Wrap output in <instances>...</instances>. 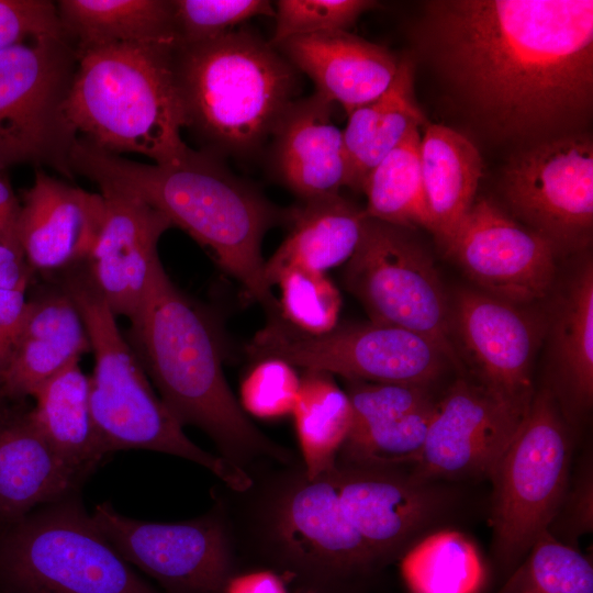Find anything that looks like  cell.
Wrapping results in <instances>:
<instances>
[{
  "label": "cell",
  "instance_id": "obj_19",
  "mask_svg": "<svg viewBox=\"0 0 593 593\" xmlns=\"http://www.w3.org/2000/svg\"><path fill=\"white\" fill-rule=\"evenodd\" d=\"M20 204L18 242L32 270L51 277L87 260L104 221L101 193L36 170Z\"/></svg>",
  "mask_w": 593,
  "mask_h": 593
},
{
  "label": "cell",
  "instance_id": "obj_29",
  "mask_svg": "<svg viewBox=\"0 0 593 593\" xmlns=\"http://www.w3.org/2000/svg\"><path fill=\"white\" fill-rule=\"evenodd\" d=\"M60 25L77 51L111 44H177L171 0H59Z\"/></svg>",
  "mask_w": 593,
  "mask_h": 593
},
{
  "label": "cell",
  "instance_id": "obj_3",
  "mask_svg": "<svg viewBox=\"0 0 593 593\" xmlns=\"http://www.w3.org/2000/svg\"><path fill=\"white\" fill-rule=\"evenodd\" d=\"M130 335L168 411L182 427L206 433L223 459L246 472L261 457L293 462L291 451L264 435L245 414L223 372L214 321L174 284L160 261Z\"/></svg>",
  "mask_w": 593,
  "mask_h": 593
},
{
  "label": "cell",
  "instance_id": "obj_31",
  "mask_svg": "<svg viewBox=\"0 0 593 593\" xmlns=\"http://www.w3.org/2000/svg\"><path fill=\"white\" fill-rule=\"evenodd\" d=\"M401 572L411 593H483L486 568L463 533L443 528L409 549Z\"/></svg>",
  "mask_w": 593,
  "mask_h": 593
},
{
  "label": "cell",
  "instance_id": "obj_20",
  "mask_svg": "<svg viewBox=\"0 0 593 593\" xmlns=\"http://www.w3.org/2000/svg\"><path fill=\"white\" fill-rule=\"evenodd\" d=\"M333 105L316 92L293 100L272 133L275 172L302 201L337 194L350 186L343 130L333 122Z\"/></svg>",
  "mask_w": 593,
  "mask_h": 593
},
{
  "label": "cell",
  "instance_id": "obj_36",
  "mask_svg": "<svg viewBox=\"0 0 593 593\" xmlns=\"http://www.w3.org/2000/svg\"><path fill=\"white\" fill-rule=\"evenodd\" d=\"M178 43L189 44L222 36L240 23L275 16L265 0H171Z\"/></svg>",
  "mask_w": 593,
  "mask_h": 593
},
{
  "label": "cell",
  "instance_id": "obj_26",
  "mask_svg": "<svg viewBox=\"0 0 593 593\" xmlns=\"http://www.w3.org/2000/svg\"><path fill=\"white\" fill-rule=\"evenodd\" d=\"M368 216L363 208L340 193L302 201L288 210L287 237L265 261L270 288L278 275L292 266L325 272L347 262L355 253Z\"/></svg>",
  "mask_w": 593,
  "mask_h": 593
},
{
  "label": "cell",
  "instance_id": "obj_2",
  "mask_svg": "<svg viewBox=\"0 0 593 593\" xmlns=\"http://www.w3.org/2000/svg\"><path fill=\"white\" fill-rule=\"evenodd\" d=\"M219 157L190 149L174 164H143L104 152L78 137L71 152L74 174L100 189L141 199L210 249L221 268L261 304L269 320L279 302L265 279L262 238L286 221L281 210L257 189L234 176Z\"/></svg>",
  "mask_w": 593,
  "mask_h": 593
},
{
  "label": "cell",
  "instance_id": "obj_11",
  "mask_svg": "<svg viewBox=\"0 0 593 593\" xmlns=\"http://www.w3.org/2000/svg\"><path fill=\"white\" fill-rule=\"evenodd\" d=\"M246 350L251 358L276 357L293 367L339 374L346 380L432 388L450 361L427 337L374 322L336 326L310 335L281 317L269 320Z\"/></svg>",
  "mask_w": 593,
  "mask_h": 593
},
{
  "label": "cell",
  "instance_id": "obj_5",
  "mask_svg": "<svg viewBox=\"0 0 593 593\" xmlns=\"http://www.w3.org/2000/svg\"><path fill=\"white\" fill-rule=\"evenodd\" d=\"M178 44V43H177ZM177 44H111L77 51L66 113L78 136L115 155L174 164L190 152L174 69Z\"/></svg>",
  "mask_w": 593,
  "mask_h": 593
},
{
  "label": "cell",
  "instance_id": "obj_10",
  "mask_svg": "<svg viewBox=\"0 0 593 593\" xmlns=\"http://www.w3.org/2000/svg\"><path fill=\"white\" fill-rule=\"evenodd\" d=\"M346 288L370 321L430 339L461 370L450 327V303L434 260L413 230L368 217L346 262Z\"/></svg>",
  "mask_w": 593,
  "mask_h": 593
},
{
  "label": "cell",
  "instance_id": "obj_35",
  "mask_svg": "<svg viewBox=\"0 0 593 593\" xmlns=\"http://www.w3.org/2000/svg\"><path fill=\"white\" fill-rule=\"evenodd\" d=\"M281 296L280 316L292 327L310 335H322L337 326L342 296L325 272L292 266L277 277Z\"/></svg>",
  "mask_w": 593,
  "mask_h": 593
},
{
  "label": "cell",
  "instance_id": "obj_41",
  "mask_svg": "<svg viewBox=\"0 0 593 593\" xmlns=\"http://www.w3.org/2000/svg\"><path fill=\"white\" fill-rule=\"evenodd\" d=\"M222 593H289L279 574L260 569L233 574Z\"/></svg>",
  "mask_w": 593,
  "mask_h": 593
},
{
  "label": "cell",
  "instance_id": "obj_22",
  "mask_svg": "<svg viewBox=\"0 0 593 593\" xmlns=\"http://www.w3.org/2000/svg\"><path fill=\"white\" fill-rule=\"evenodd\" d=\"M33 300L22 333L0 376V394L33 395L38 387L91 349L83 321L67 292L54 280Z\"/></svg>",
  "mask_w": 593,
  "mask_h": 593
},
{
  "label": "cell",
  "instance_id": "obj_8",
  "mask_svg": "<svg viewBox=\"0 0 593 593\" xmlns=\"http://www.w3.org/2000/svg\"><path fill=\"white\" fill-rule=\"evenodd\" d=\"M7 593H159L74 496L13 522L0 546Z\"/></svg>",
  "mask_w": 593,
  "mask_h": 593
},
{
  "label": "cell",
  "instance_id": "obj_12",
  "mask_svg": "<svg viewBox=\"0 0 593 593\" xmlns=\"http://www.w3.org/2000/svg\"><path fill=\"white\" fill-rule=\"evenodd\" d=\"M512 216L547 239L558 256L592 240L593 142L573 134L516 150L501 178Z\"/></svg>",
  "mask_w": 593,
  "mask_h": 593
},
{
  "label": "cell",
  "instance_id": "obj_44",
  "mask_svg": "<svg viewBox=\"0 0 593 593\" xmlns=\"http://www.w3.org/2000/svg\"><path fill=\"white\" fill-rule=\"evenodd\" d=\"M0 593H7V592L3 591V592H0Z\"/></svg>",
  "mask_w": 593,
  "mask_h": 593
},
{
  "label": "cell",
  "instance_id": "obj_27",
  "mask_svg": "<svg viewBox=\"0 0 593 593\" xmlns=\"http://www.w3.org/2000/svg\"><path fill=\"white\" fill-rule=\"evenodd\" d=\"M415 64L412 57H400L396 76L376 100L348 115L343 130L350 166L349 189L361 192L371 170L404 137L427 120L414 94Z\"/></svg>",
  "mask_w": 593,
  "mask_h": 593
},
{
  "label": "cell",
  "instance_id": "obj_30",
  "mask_svg": "<svg viewBox=\"0 0 593 593\" xmlns=\"http://www.w3.org/2000/svg\"><path fill=\"white\" fill-rule=\"evenodd\" d=\"M292 415L303 471L311 479L336 463L351 426V405L333 374L304 370Z\"/></svg>",
  "mask_w": 593,
  "mask_h": 593
},
{
  "label": "cell",
  "instance_id": "obj_13",
  "mask_svg": "<svg viewBox=\"0 0 593 593\" xmlns=\"http://www.w3.org/2000/svg\"><path fill=\"white\" fill-rule=\"evenodd\" d=\"M93 522L131 564L167 593H222L235 574V540L221 505L178 523L134 519L99 504Z\"/></svg>",
  "mask_w": 593,
  "mask_h": 593
},
{
  "label": "cell",
  "instance_id": "obj_37",
  "mask_svg": "<svg viewBox=\"0 0 593 593\" xmlns=\"http://www.w3.org/2000/svg\"><path fill=\"white\" fill-rule=\"evenodd\" d=\"M369 0H280L276 2L273 47L298 36L347 31L358 18L377 7Z\"/></svg>",
  "mask_w": 593,
  "mask_h": 593
},
{
  "label": "cell",
  "instance_id": "obj_9",
  "mask_svg": "<svg viewBox=\"0 0 593 593\" xmlns=\"http://www.w3.org/2000/svg\"><path fill=\"white\" fill-rule=\"evenodd\" d=\"M77 63L65 32L0 48V171L33 164L75 177L70 157L79 136L66 101Z\"/></svg>",
  "mask_w": 593,
  "mask_h": 593
},
{
  "label": "cell",
  "instance_id": "obj_28",
  "mask_svg": "<svg viewBox=\"0 0 593 593\" xmlns=\"http://www.w3.org/2000/svg\"><path fill=\"white\" fill-rule=\"evenodd\" d=\"M31 414L54 450L82 478L108 455L89 403V377L75 360L32 395Z\"/></svg>",
  "mask_w": 593,
  "mask_h": 593
},
{
  "label": "cell",
  "instance_id": "obj_1",
  "mask_svg": "<svg viewBox=\"0 0 593 593\" xmlns=\"http://www.w3.org/2000/svg\"><path fill=\"white\" fill-rule=\"evenodd\" d=\"M413 38L490 141L521 150L589 132L592 0H432Z\"/></svg>",
  "mask_w": 593,
  "mask_h": 593
},
{
  "label": "cell",
  "instance_id": "obj_34",
  "mask_svg": "<svg viewBox=\"0 0 593 593\" xmlns=\"http://www.w3.org/2000/svg\"><path fill=\"white\" fill-rule=\"evenodd\" d=\"M435 404L351 428L337 460L349 463L412 466L424 446Z\"/></svg>",
  "mask_w": 593,
  "mask_h": 593
},
{
  "label": "cell",
  "instance_id": "obj_21",
  "mask_svg": "<svg viewBox=\"0 0 593 593\" xmlns=\"http://www.w3.org/2000/svg\"><path fill=\"white\" fill-rule=\"evenodd\" d=\"M275 48L311 78L317 94L340 105L347 116L380 97L400 64L387 47L347 31L292 37Z\"/></svg>",
  "mask_w": 593,
  "mask_h": 593
},
{
  "label": "cell",
  "instance_id": "obj_18",
  "mask_svg": "<svg viewBox=\"0 0 593 593\" xmlns=\"http://www.w3.org/2000/svg\"><path fill=\"white\" fill-rule=\"evenodd\" d=\"M100 190L105 215L86 266L114 315L132 323L143 306L152 271L160 261L158 240L172 226L141 199Z\"/></svg>",
  "mask_w": 593,
  "mask_h": 593
},
{
  "label": "cell",
  "instance_id": "obj_32",
  "mask_svg": "<svg viewBox=\"0 0 593 593\" xmlns=\"http://www.w3.org/2000/svg\"><path fill=\"white\" fill-rule=\"evenodd\" d=\"M421 128L412 130L369 174L361 192L368 217L428 230L419 164Z\"/></svg>",
  "mask_w": 593,
  "mask_h": 593
},
{
  "label": "cell",
  "instance_id": "obj_38",
  "mask_svg": "<svg viewBox=\"0 0 593 593\" xmlns=\"http://www.w3.org/2000/svg\"><path fill=\"white\" fill-rule=\"evenodd\" d=\"M301 377L281 358L267 357L245 376L240 384V406L249 414L272 419L292 414Z\"/></svg>",
  "mask_w": 593,
  "mask_h": 593
},
{
  "label": "cell",
  "instance_id": "obj_7",
  "mask_svg": "<svg viewBox=\"0 0 593 593\" xmlns=\"http://www.w3.org/2000/svg\"><path fill=\"white\" fill-rule=\"evenodd\" d=\"M548 385L535 390L527 415L497 460L492 482V552L510 574L549 529L570 486L572 439Z\"/></svg>",
  "mask_w": 593,
  "mask_h": 593
},
{
  "label": "cell",
  "instance_id": "obj_39",
  "mask_svg": "<svg viewBox=\"0 0 593 593\" xmlns=\"http://www.w3.org/2000/svg\"><path fill=\"white\" fill-rule=\"evenodd\" d=\"M63 32L54 1L0 0V48Z\"/></svg>",
  "mask_w": 593,
  "mask_h": 593
},
{
  "label": "cell",
  "instance_id": "obj_4",
  "mask_svg": "<svg viewBox=\"0 0 593 593\" xmlns=\"http://www.w3.org/2000/svg\"><path fill=\"white\" fill-rule=\"evenodd\" d=\"M184 128L219 157H246L266 142L293 101L292 65L245 30L174 49Z\"/></svg>",
  "mask_w": 593,
  "mask_h": 593
},
{
  "label": "cell",
  "instance_id": "obj_24",
  "mask_svg": "<svg viewBox=\"0 0 593 593\" xmlns=\"http://www.w3.org/2000/svg\"><path fill=\"white\" fill-rule=\"evenodd\" d=\"M549 327L552 391L567 422L593 401V264L585 258L558 294Z\"/></svg>",
  "mask_w": 593,
  "mask_h": 593
},
{
  "label": "cell",
  "instance_id": "obj_42",
  "mask_svg": "<svg viewBox=\"0 0 593 593\" xmlns=\"http://www.w3.org/2000/svg\"><path fill=\"white\" fill-rule=\"evenodd\" d=\"M20 206L9 181L0 175V244L22 253L16 234Z\"/></svg>",
  "mask_w": 593,
  "mask_h": 593
},
{
  "label": "cell",
  "instance_id": "obj_25",
  "mask_svg": "<svg viewBox=\"0 0 593 593\" xmlns=\"http://www.w3.org/2000/svg\"><path fill=\"white\" fill-rule=\"evenodd\" d=\"M419 164L428 231L446 253L477 199L482 158L466 135L427 123L421 133Z\"/></svg>",
  "mask_w": 593,
  "mask_h": 593
},
{
  "label": "cell",
  "instance_id": "obj_33",
  "mask_svg": "<svg viewBox=\"0 0 593 593\" xmlns=\"http://www.w3.org/2000/svg\"><path fill=\"white\" fill-rule=\"evenodd\" d=\"M495 593H593V567L546 529Z\"/></svg>",
  "mask_w": 593,
  "mask_h": 593
},
{
  "label": "cell",
  "instance_id": "obj_43",
  "mask_svg": "<svg viewBox=\"0 0 593 593\" xmlns=\"http://www.w3.org/2000/svg\"><path fill=\"white\" fill-rule=\"evenodd\" d=\"M32 269L21 251L0 244V288H26Z\"/></svg>",
  "mask_w": 593,
  "mask_h": 593
},
{
  "label": "cell",
  "instance_id": "obj_40",
  "mask_svg": "<svg viewBox=\"0 0 593 593\" xmlns=\"http://www.w3.org/2000/svg\"><path fill=\"white\" fill-rule=\"evenodd\" d=\"M26 288H0V376L4 370L24 326Z\"/></svg>",
  "mask_w": 593,
  "mask_h": 593
},
{
  "label": "cell",
  "instance_id": "obj_17",
  "mask_svg": "<svg viewBox=\"0 0 593 593\" xmlns=\"http://www.w3.org/2000/svg\"><path fill=\"white\" fill-rule=\"evenodd\" d=\"M450 327L471 377L506 396L533 399L532 370L544 329L539 318L525 306L462 288L450 303Z\"/></svg>",
  "mask_w": 593,
  "mask_h": 593
},
{
  "label": "cell",
  "instance_id": "obj_16",
  "mask_svg": "<svg viewBox=\"0 0 593 593\" xmlns=\"http://www.w3.org/2000/svg\"><path fill=\"white\" fill-rule=\"evenodd\" d=\"M340 462L361 534L382 568L443 529L460 502L454 482L421 480L409 466Z\"/></svg>",
  "mask_w": 593,
  "mask_h": 593
},
{
  "label": "cell",
  "instance_id": "obj_23",
  "mask_svg": "<svg viewBox=\"0 0 593 593\" xmlns=\"http://www.w3.org/2000/svg\"><path fill=\"white\" fill-rule=\"evenodd\" d=\"M85 480L51 446L31 410L0 416V517L15 522L74 495Z\"/></svg>",
  "mask_w": 593,
  "mask_h": 593
},
{
  "label": "cell",
  "instance_id": "obj_6",
  "mask_svg": "<svg viewBox=\"0 0 593 593\" xmlns=\"http://www.w3.org/2000/svg\"><path fill=\"white\" fill-rule=\"evenodd\" d=\"M49 278L70 296L89 336L94 354V368L89 377V403L107 452L145 449L177 456L210 470L233 492L247 490L251 484L250 475L192 443L155 393L86 261Z\"/></svg>",
  "mask_w": 593,
  "mask_h": 593
},
{
  "label": "cell",
  "instance_id": "obj_15",
  "mask_svg": "<svg viewBox=\"0 0 593 593\" xmlns=\"http://www.w3.org/2000/svg\"><path fill=\"white\" fill-rule=\"evenodd\" d=\"M479 290L526 306L552 290V245L486 198L475 199L447 251Z\"/></svg>",
  "mask_w": 593,
  "mask_h": 593
},
{
  "label": "cell",
  "instance_id": "obj_14",
  "mask_svg": "<svg viewBox=\"0 0 593 593\" xmlns=\"http://www.w3.org/2000/svg\"><path fill=\"white\" fill-rule=\"evenodd\" d=\"M530 401L460 376L439 396L422 451L410 470L426 481L489 479L522 426Z\"/></svg>",
  "mask_w": 593,
  "mask_h": 593
}]
</instances>
